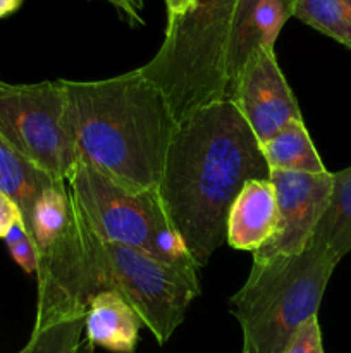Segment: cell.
I'll list each match as a JSON object with an SVG mask.
<instances>
[{"label": "cell", "mask_w": 351, "mask_h": 353, "mask_svg": "<svg viewBox=\"0 0 351 353\" xmlns=\"http://www.w3.org/2000/svg\"><path fill=\"white\" fill-rule=\"evenodd\" d=\"M54 181L52 176L36 168L0 138V192L19 207L26 228L30 226L34 203Z\"/></svg>", "instance_id": "cell-13"}, {"label": "cell", "mask_w": 351, "mask_h": 353, "mask_svg": "<svg viewBox=\"0 0 351 353\" xmlns=\"http://www.w3.org/2000/svg\"><path fill=\"white\" fill-rule=\"evenodd\" d=\"M129 2L131 3H133V6H134V9H136V10H140V12H141V9H143V0H129Z\"/></svg>", "instance_id": "cell-25"}, {"label": "cell", "mask_w": 351, "mask_h": 353, "mask_svg": "<svg viewBox=\"0 0 351 353\" xmlns=\"http://www.w3.org/2000/svg\"><path fill=\"white\" fill-rule=\"evenodd\" d=\"M337 261L351 252V165L332 172V190L312 240Z\"/></svg>", "instance_id": "cell-15"}, {"label": "cell", "mask_w": 351, "mask_h": 353, "mask_svg": "<svg viewBox=\"0 0 351 353\" xmlns=\"http://www.w3.org/2000/svg\"><path fill=\"white\" fill-rule=\"evenodd\" d=\"M260 147L270 171L305 174L327 171L303 119L288 123Z\"/></svg>", "instance_id": "cell-14"}, {"label": "cell", "mask_w": 351, "mask_h": 353, "mask_svg": "<svg viewBox=\"0 0 351 353\" xmlns=\"http://www.w3.org/2000/svg\"><path fill=\"white\" fill-rule=\"evenodd\" d=\"M0 138L54 179H67L79 159L61 81H0Z\"/></svg>", "instance_id": "cell-7"}, {"label": "cell", "mask_w": 351, "mask_h": 353, "mask_svg": "<svg viewBox=\"0 0 351 353\" xmlns=\"http://www.w3.org/2000/svg\"><path fill=\"white\" fill-rule=\"evenodd\" d=\"M65 181L83 219L96 236L153 257L155 233L169 221L157 190H127L83 161Z\"/></svg>", "instance_id": "cell-8"}, {"label": "cell", "mask_w": 351, "mask_h": 353, "mask_svg": "<svg viewBox=\"0 0 351 353\" xmlns=\"http://www.w3.org/2000/svg\"><path fill=\"white\" fill-rule=\"evenodd\" d=\"M89 234L102 292L110 290L123 296L157 343H167L184 321L193 300L202 293L200 283L189 281L138 248L103 241L92 230Z\"/></svg>", "instance_id": "cell-6"}, {"label": "cell", "mask_w": 351, "mask_h": 353, "mask_svg": "<svg viewBox=\"0 0 351 353\" xmlns=\"http://www.w3.org/2000/svg\"><path fill=\"white\" fill-rule=\"evenodd\" d=\"M344 3H346V6H350L351 7V0H343Z\"/></svg>", "instance_id": "cell-26"}, {"label": "cell", "mask_w": 351, "mask_h": 353, "mask_svg": "<svg viewBox=\"0 0 351 353\" xmlns=\"http://www.w3.org/2000/svg\"><path fill=\"white\" fill-rule=\"evenodd\" d=\"M268 178L260 141L229 99L178 121L157 193L198 269L226 241L227 216L237 193L248 181Z\"/></svg>", "instance_id": "cell-1"}, {"label": "cell", "mask_w": 351, "mask_h": 353, "mask_svg": "<svg viewBox=\"0 0 351 353\" xmlns=\"http://www.w3.org/2000/svg\"><path fill=\"white\" fill-rule=\"evenodd\" d=\"M164 2L165 9H167V23L176 17H181L193 6V0H164Z\"/></svg>", "instance_id": "cell-22"}, {"label": "cell", "mask_w": 351, "mask_h": 353, "mask_svg": "<svg viewBox=\"0 0 351 353\" xmlns=\"http://www.w3.org/2000/svg\"><path fill=\"white\" fill-rule=\"evenodd\" d=\"M24 0H0V19L19 10Z\"/></svg>", "instance_id": "cell-23"}, {"label": "cell", "mask_w": 351, "mask_h": 353, "mask_svg": "<svg viewBox=\"0 0 351 353\" xmlns=\"http://www.w3.org/2000/svg\"><path fill=\"white\" fill-rule=\"evenodd\" d=\"M229 100L260 145L291 121L303 119L298 100L279 68L274 48H258L250 55L231 90Z\"/></svg>", "instance_id": "cell-10"}, {"label": "cell", "mask_w": 351, "mask_h": 353, "mask_svg": "<svg viewBox=\"0 0 351 353\" xmlns=\"http://www.w3.org/2000/svg\"><path fill=\"white\" fill-rule=\"evenodd\" d=\"M270 181L277 200V224L270 240L253 252V262H267L305 250L329 202L332 172L270 171Z\"/></svg>", "instance_id": "cell-9"}, {"label": "cell", "mask_w": 351, "mask_h": 353, "mask_svg": "<svg viewBox=\"0 0 351 353\" xmlns=\"http://www.w3.org/2000/svg\"><path fill=\"white\" fill-rule=\"evenodd\" d=\"M17 221H23L19 207H17L9 196L3 195V193L0 192V238H2V240L7 236L10 228H12Z\"/></svg>", "instance_id": "cell-20"}, {"label": "cell", "mask_w": 351, "mask_h": 353, "mask_svg": "<svg viewBox=\"0 0 351 353\" xmlns=\"http://www.w3.org/2000/svg\"><path fill=\"white\" fill-rule=\"evenodd\" d=\"M143 326L133 307L116 292H100L89 299L85 336L93 347L114 353H134Z\"/></svg>", "instance_id": "cell-12"}, {"label": "cell", "mask_w": 351, "mask_h": 353, "mask_svg": "<svg viewBox=\"0 0 351 353\" xmlns=\"http://www.w3.org/2000/svg\"><path fill=\"white\" fill-rule=\"evenodd\" d=\"M277 224L275 188L268 179H253L243 186L227 216L226 241L234 250L257 252L274 234Z\"/></svg>", "instance_id": "cell-11"}, {"label": "cell", "mask_w": 351, "mask_h": 353, "mask_svg": "<svg viewBox=\"0 0 351 353\" xmlns=\"http://www.w3.org/2000/svg\"><path fill=\"white\" fill-rule=\"evenodd\" d=\"M292 17L351 50V7L343 0H295Z\"/></svg>", "instance_id": "cell-16"}, {"label": "cell", "mask_w": 351, "mask_h": 353, "mask_svg": "<svg viewBox=\"0 0 351 353\" xmlns=\"http://www.w3.org/2000/svg\"><path fill=\"white\" fill-rule=\"evenodd\" d=\"M105 2L110 3V6L119 12V16L129 24V26L136 28V26H143L145 24L140 10L134 9V6L129 2V0H105Z\"/></svg>", "instance_id": "cell-21"}, {"label": "cell", "mask_w": 351, "mask_h": 353, "mask_svg": "<svg viewBox=\"0 0 351 353\" xmlns=\"http://www.w3.org/2000/svg\"><path fill=\"white\" fill-rule=\"evenodd\" d=\"M237 0H193L169 21L157 54L140 71L167 99L176 121L227 99L226 62Z\"/></svg>", "instance_id": "cell-5"}, {"label": "cell", "mask_w": 351, "mask_h": 353, "mask_svg": "<svg viewBox=\"0 0 351 353\" xmlns=\"http://www.w3.org/2000/svg\"><path fill=\"white\" fill-rule=\"evenodd\" d=\"M79 161L133 192L157 190L174 114L140 68L98 81L58 79Z\"/></svg>", "instance_id": "cell-2"}, {"label": "cell", "mask_w": 351, "mask_h": 353, "mask_svg": "<svg viewBox=\"0 0 351 353\" xmlns=\"http://www.w3.org/2000/svg\"><path fill=\"white\" fill-rule=\"evenodd\" d=\"M85 336V317L61 321L31 331L28 343L17 353H79Z\"/></svg>", "instance_id": "cell-17"}, {"label": "cell", "mask_w": 351, "mask_h": 353, "mask_svg": "<svg viewBox=\"0 0 351 353\" xmlns=\"http://www.w3.org/2000/svg\"><path fill=\"white\" fill-rule=\"evenodd\" d=\"M284 353H326L323 352L319 317L308 319L296 331Z\"/></svg>", "instance_id": "cell-18"}, {"label": "cell", "mask_w": 351, "mask_h": 353, "mask_svg": "<svg viewBox=\"0 0 351 353\" xmlns=\"http://www.w3.org/2000/svg\"><path fill=\"white\" fill-rule=\"evenodd\" d=\"M337 264L313 241L296 255L253 262L244 285L229 300L243 333V353H284L296 331L319 314Z\"/></svg>", "instance_id": "cell-3"}, {"label": "cell", "mask_w": 351, "mask_h": 353, "mask_svg": "<svg viewBox=\"0 0 351 353\" xmlns=\"http://www.w3.org/2000/svg\"><path fill=\"white\" fill-rule=\"evenodd\" d=\"M79 353H95V347L86 340V336H83L81 347H79Z\"/></svg>", "instance_id": "cell-24"}, {"label": "cell", "mask_w": 351, "mask_h": 353, "mask_svg": "<svg viewBox=\"0 0 351 353\" xmlns=\"http://www.w3.org/2000/svg\"><path fill=\"white\" fill-rule=\"evenodd\" d=\"M7 248H9L14 262H16L24 272H28V274H36L38 252H36V247H34L33 238L28 236L24 238V240L17 241V243L10 245V247Z\"/></svg>", "instance_id": "cell-19"}, {"label": "cell", "mask_w": 351, "mask_h": 353, "mask_svg": "<svg viewBox=\"0 0 351 353\" xmlns=\"http://www.w3.org/2000/svg\"><path fill=\"white\" fill-rule=\"evenodd\" d=\"M38 252L34 330L86 316L102 292L88 224L65 179H55L34 203L28 226Z\"/></svg>", "instance_id": "cell-4"}]
</instances>
